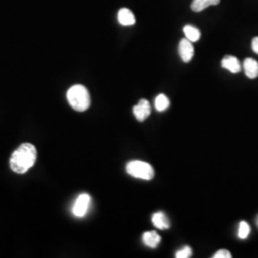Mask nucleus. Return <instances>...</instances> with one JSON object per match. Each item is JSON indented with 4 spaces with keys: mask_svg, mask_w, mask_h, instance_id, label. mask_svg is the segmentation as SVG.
<instances>
[{
    "mask_svg": "<svg viewBox=\"0 0 258 258\" xmlns=\"http://www.w3.org/2000/svg\"><path fill=\"white\" fill-rule=\"evenodd\" d=\"M37 149L34 145L25 143L13 152L10 159V166L16 173L23 174L35 165L37 161Z\"/></svg>",
    "mask_w": 258,
    "mask_h": 258,
    "instance_id": "nucleus-1",
    "label": "nucleus"
},
{
    "mask_svg": "<svg viewBox=\"0 0 258 258\" xmlns=\"http://www.w3.org/2000/svg\"><path fill=\"white\" fill-rule=\"evenodd\" d=\"M67 100L75 111H86L91 103L90 95L85 86L82 84H76L67 91Z\"/></svg>",
    "mask_w": 258,
    "mask_h": 258,
    "instance_id": "nucleus-2",
    "label": "nucleus"
},
{
    "mask_svg": "<svg viewBox=\"0 0 258 258\" xmlns=\"http://www.w3.org/2000/svg\"><path fill=\"white\" fill-rule=\"evenodd\" d=\"M129 175L143 180H151L154 177V169L148 163L143 161H131L126 165Z\"/></svg>",
    "mask_w": 258,
    "mask_h": 258,
    "instance_id": "nucleus-3",
    "label": "nucleus"
},
{
    "mask_svg": "<svg viewBox=\"0 0 258 258\" xmlns=\"http://www.w3.org/2000/svg\"><path fill=\"white\" fill-rule=\"evenodd\" d=\"M90 200H91L90 196L86 194H81L78 197L73 208V213L77 217H83L86 214L89 208Z\"/></svg>",
    "mask_w": 258,
    "mask_h": 258,
    "instance_id": "nucleus-4",
    "label": "nucleus"
},
{
    "mask_svg": "<svg viewBox=\"0 0 258 258\" xmlns=\"http://www.w3.org/2000/svg\"><path fill=\"white\" fill-rule=\"evenodd\" d=\"M133 113L139 121H144V120H147L151 113L150 103L146 99L140 100L138 104H136L133 107Z\"/></svg>",
    "mask_w": 258,
    "mask_h": 258,
    "instance_id": "nucleus-5",
    "label": "nucleus"
},
{
    "mask_svg": "<svg viewBox=\"0 0 258 258\" xmlns=\"http://www.w3.org/2000/svg\"><path fill=\"white\" fill-rule=\"evenodd\" d=\"M179 55L184 62L191 60L194 55V47L192 42L187 38L181 39L179 43Z\"/></svg>",
    "mask_w": 258,
    "mask_h": 258,
    "instance_id": "nucleus-6",
    "label": "nucleus"
},
{
    "mask_svg": "<svg viewBox=\"0 0 258 258\" xmlns=\"http://www.w3.org/2000/svg\"><path fill=\"white\" fill-rule=\"evenodd\" d=\"M222 67L229 70L231 73H239L241 71V63L239 59L233 55H226L222 59Z\"/></svg>",
    "mask_w": 258,
    "mask_h": 258,
    "instance_id": "nucleus-7",
    "label": "nucleus"
},
{
    "mask_svg": "<svg viewBox=\"0 0 258 258\" xmlns=\"http://www.w3.org/2000/svg\"><path fill=\"white\" fill-rule=\"evenodd\" d=\"M243 67H244V71L245 74L249 78V79H255L258 77V62L251 58L248 57L244 60L243 62Z\"/></svg>",
    "mask_w": 258,
    "mask_h": 258,
    "instance_id": "nucleus-8",
    "label": "nucleus"
},
{
    "mask_svg": "<svg viewBox=\"0 0 258 258\" xmlns=\"http://www.w3.org/2000/svg\"><path fill=\"white\" fill-rule=\"evenodd\" d=\"M118 20L120 25H123V26H131V25H134L136 22L133 12H131L130 10L126 8H121L119 11Z\"/></svg>",
    "mask_w": 258,
    "mask_h": 258,
    "instance_id": "nucleus-9",
    "label": "nucleus"
},
{
    "mask_svg": "<svg viewBox=\"0 0 258 258\" xmlns=\"http://www.w3.org/2000/svg\"><path fill=\"white\" fill-rule=\"evenodd\" d=\"M152 223L159 230H167L170 227L169 221L164 212H159L153 214Z\"/></svg>",
    "mask_w": 258,
    "mask_h": 258,
    "instance_id": "nucleus-10",
    "label": "nucleus"
},
{
    "mask_svg": "<svg viewBox=\"0 0 258 258\" xmlns=\"http://www.w3.org/2000/svg\"><path fill=\"white\" fill-rule=\"evenodd\" d=\"M220 1L221 0H194L190 7L194 12L199 13L211 6L218 5L220 3Z\"/></svg>",
    "mask_w": 258,
    "mask_h": 258,
    "instance_id": "nucleus-11",
    "label": "nucleus"
},
{
    "mask_svg": "<svg viewBox=\"0 0 258 258\" xmlns=\"http://www.w3.org/2000/svg\"><path fill=\"white\" fill-rule=\"evenodd\" d=\"M143 241L149 248H156L161 242V236L156 231H146L143 235Z\"/></svg>",
    "mask_w": 258,
    "mask_h": 258,
    "instance_id": "nucleus-12",
    "label": "nucleus"
},
{
    "mask_svg": "<svg viewBox=\"0 0 258 258\" xmlns=\"http://www.w3.org/2000/svg\"><path fill=\"white\" fill-rule=\"evenodd\" d=\"M184 33L185 37L191 42L198 41L201 37V32L197 28L191 25H185L184 27Z\"/></svg>",
    "mask_w": 258,
    "mask_h": 258,
    "instance_id": "nucleus-13",
    "label": "nucleus"
},
{
    "mask_svg": "<svg viewBox=\"0 0 258 258\" xmlns=\"http://www.w3.org/2000/svg\"><path fill=\"white\" fill-rule=\"evenodd\" d=\"M169 104H170V102L166 95L160 94L157 96L156 99H155V107H156L157 111L163 112V111L166 110L168 108Z\"/></svg>",
    "mask_w": 258,
    "mask_h": 258,
    "instance_id": "nucleus-14",
    "label": "nucleus"
},
{
    "mask_svg": "<svg viewBox=\"0 0 258 258\" xmlns=\"http://www.w3.org/2000/svg\"><path fill=\"white\" fill-rule=\"evenodd\" d=\"M249 226L247 222L242 221L240 223L238 236L241 239H246L249 234Z\"/></svg>",
    "mask_w": 258,
    "mask_h": 258,
    "instance_id": "nucleus-15",
    "label": "nucleus"
},
{
    "mask_svg": "<svg viewBox=\"0 0 258 258\" xmlns=\"http://www.w3.org/2000/svg\"><path fill=\"white\" fill-rule=\"evenodd\" d=\"M192 254V249H190L188 246H185L183 249H179L176 252L175 256L177 258H188L191 256Z\"/></svg>",
    "mask_w": 258,
    "mask_h": 258,
    "instance_id": "nucleus-16",
    "label": "nucleus"
},
{
    "mask_svg": "<svg viewBox=\"0 0 258 258\" xmlns=\"http://www.w3.org/2000/svg\"><path fill=\"white\" fill-rule=\"evenodd\" d=\"M213 258H231V253L228 249H219L214 253Z\"/></svg>",
    "mask_w": 258,
    "mask_h": 258,
    "instance_id": "nucleus-17",
    "label": "nucleus"
},
{
    "mask_svg": "<svg viewBox=\"0 0 258 258\" xmlns=\"http://www.w3.org/2000/svg\"><path fill=\"white\" fill-rule=\"evenodd\" d=\"M251 49L258 55V37H253L251 40Z\"/></svg>",
    "mask_w": 258,
    "mask_h": 258,
    "instance_id": "nucleus-18",
    "label": "nucleus"
},
{
    "mask_svg": "<svg viewBox=\"0 0 258 258\" xmlns=\"http://www.w3.org/2000/svg\"><path fill=\"white\" fill-rule=\"evenodd\" d=\"M257 225H258V218H257Z\"/></svg>",
    "mask_w": 258,
    "mask_h": 258,
    "instance_id": "nucleus-19",
    "label": "nucleus"
}]
</instances>
